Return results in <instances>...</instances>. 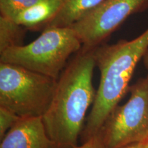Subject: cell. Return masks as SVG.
<instances>
[{
    "label": "cell",
    "mask_w": 148,
    "mask_h": 148,
    "mask_svg": "<svg viewBox=\"0 0 148 148\" xmlns=\"http://www.w3.org/2000/svg\"><path fill=\"white\" fill-rule=\"evenodd\" d=\"M94 49L82 47L68 62L57 79L50 106L42 116L48 136L57 148L77 147L86 112L95 101Z\"/></svg>",
    "instance_id": "1"
},
{
    "label": "cell",
    "mask_w": 148,
    "mask_h": 148,
    "mask_svg": "<svg viewBox=\"0 0 148 148\" xmlns=\"http://www.w3.org/2000/svg\"><path fill=\"white\" fill-rule=\"evenodd\" d=\"M148 48V28L134 39L121 40L94 49L100 79L90 112L82 133L85 142L99 134L105 121L129 89L138 62Z\"/></svg>",
    "instance_id": "2"
},
{
    "label": "cell",
    "mask_w": 148,
    "mask_h": 148,
    "mask_svg": "<svg viewBox=\"0 0 148 148\" xmlns=\"http://www.w3.org/2000/svg\"><path fill=\"white\" fill-rule=\"evenodd\" d=\"M82 47L71 27H49L32 42L0 53V62L14 64L58 79L71 56Z\"/></svg>",
    "instance_id": "3"
},
{
    "label": "cell",
    "mask_w": 148,
    "mask_h": 148,
    "mask_svg": "<svg viewBox=\"0 0 148 148\" xmlns=\"http://www.w3.org/2000/svg\"><path fill=\"white\" fill-rule=\"evenodd\" d=\"M57 79L0 62V106L20 117H42L50 106Z\"/></svg>",
    "instance_id": "4"
},
{
    "label": "cell",
    "mask_w": 148,
    "mask_h": 148,
    "mask_svg": "<svg viewBox=\"0 0 148 148\" xmlns=\"http://www.w3.org/2000/svg\"><path fill=\"white\" fill-rule=\"evenodd\" d=\"M128 90V100L112 110L99 131L105 148L148 142V74Z\"/></svg>",
    "instance_id": "5"
},
{
    "label": "cell",
    "mask_w": 148,
    "mask_h": 148,
    "mask_svg": "<svg viewBox=\"0 0 148 148\" xmlns=\"http://www.w3.org/2000/svg\"><path fill=\"white\" fill-rule=\"evenodd\" d=\"M148 8V0H106L71 27L86 48L102 45L129 16Z\"/></svg>",
    "instance_id": "6"
},
{
    "label": "cell",
    "mask_w": 148,
    "mask_h": 148,
    "mask_svg": "<svg viewBox=\"0 0 148 148\" xmlns=\"http://www.w3.org/2000/svg\"><path fill=\"white\" fill-rule=\"evenodd\" d=\"M0 148L57 147L48 136L42 117H21L1 140Z\"/></svg>",
    "instance_id": "7"
},
{
    "label": "cell",
    "mask_w": 148,
    "mask_h": 148,
    "mask_svg": "<svg viewBox=\"0 0 148 148\" xmlns=\"http://www.w3.org/2000/svg\"><path fill=\"white\" fill-rule=\"evenodd\" d=\"M61 6V0H42L22 11L13 21L27 30L42 31L56 15Z\"/></svg>",
    "instance_id": "8"
},
{
    "label": "cell",
    "mask_w": 148,
    "mask_h": 148,
    "mask_svg": "<svg viewBox=\"0 0 148 148\" xmlns=\"http://www.w3.org/2000/svg\"><path fill=\"white\" fill-rule=\"evenodd\" d=\"M105 1L106 0H61V6L58 12L45 29L71 27Z\"/></svg>",
    "instance_id": "9"
},
{
    "label": "cell",
    "mask_w": 148,
    "mask_h": 148,
    "mask_svg": "<svg viewBox=\"0 0 148 148\" xmlns=\"http://www.w3.org/2000/svg\"><path fill=\"white\" fill-rule=\"evenodd\" d=\"M27 30L13 20L0 16V53L9 48L23 45Z\"/></svg>",
    "instance_id": "10"
},
{
    "label": "cell",
    "mask_w": 148,
    "mask_h": 148,
    "mask_svg": "<svg viewBox=\"0 0 148 148\" xmlns=\"http://www.w3.org/2000/svg\"><path fill=\"white\" fill-rule=\"evenodd\" d=\"M42 0H0V16L13 20L22 11Z\"/></svg>",
    "instance_id": "11"
},
{
    "label": "cell",
    "mask_w": 148,
    "mask_h": 148,
    "mask_svg": "<svg viewBox=\"0 0 148 148\" xmlns=\"http://www.w3.org/2000/svg\"><path fill=\"white\" fill-rule=\"evenodd\" d=\"M21 118L12 110L0 106V140Z\"/></svg>",
    "instance_id": "12"
},
{
    "label": "cell",
    "mask_w": 148,
    "mask_h": 148,
    "mask_svg": "<svg viewBox=\"0 0 148 148\" xmlns=\"http://www.w3.org/2000/svg\"><path fill=\"white\" fill-rule=\"evenodd\" d=\"M73 148H105L101 136L98 134L83 143L82 145Z\"/></svg>",
    "instance_id": "13"
},
{
    "label": "cell",
    "mask_w": 148,
    "mask_h": 148,
    "mask_svg": "<svg viewBox=\"0 0 148 148\" xmlns=\"http://www.w3.org/2000/svg\"><path fill=\"white\" fill-rule=\"evenodd\" d=\"M147 143L148 142H146V143H138L132 144V145H127L126 147H124L123 148H146Z\"/></svg>",
    "instance_id": "14"
},
{
    "label": "cell",
    "mask_w": 148,
    "mask_h": 148,
    "mask_svg": "<svg viewBox=\"0 0 148 148\" xmlns=\"http://www.w3.org/2000/svg\"><path fill=\"white\" fill-rule=\"evenodd\" d=\"M142 60H143L144 66H145V68L147 69V71H148V48H147V50H146L145 53H144Z\"/></svg>",
    "instance_id": "15"
},
{
    "label": "cell",
    "mask_w": 148,
    "mask_h": 148,
    "mask_svg": "<svg viewBox=\"0 0 148 148\" xmlns=\"http://www.w3.org/2000/svg\"><path fill=\"white\" fill-rule=\"evenodd\" d=\"M146 148H148V143H147V146H146Z\"/></svg>",
    "instance_id": "16"
}]
</instances>
